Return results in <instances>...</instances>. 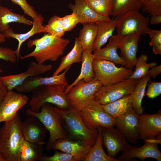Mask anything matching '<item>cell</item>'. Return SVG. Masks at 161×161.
Here are the masks:
<instances>
[{
	"label": "cell",
	"mask_w": 161,
	"mask_h": 161,
	"mask_svg": "<svg viewBox=\"0 0 161 161\" xmlns=\"http://www.w3.org/2000/svg\"><path fill=\"white\" fill-rule=\"evenodd\" d=\"M68 7L76 15L79 23L83 25L111 20L109 17L101 16L94 12L89 7L85 0H74V3L69 4Z\"/></svg>",
	"instance_id": "44dd1931"
},
{
	"label": "cell",
	"mask_w": 161,
	"mask_h": 161,
	"mask_svg": "<svg viewBox=\"0 0 161 161\" xmlns=\"http://www.w3.org/2000/svg\"><path fill=\"white\" fill-rule=\"evenodd\" d=\"M26 113L28 116H33L37 118L49 131V137L46 146L47 150L51 149L52 144L56 141L69 137L62 118L50 103L43 104L39 112L28 109Z\"/></svg>",
	"instance_id": "3957f363"
},
{
	"label": "cell",
	"mask_w": 161,
	"mask_h": 161,
	"mask_svg": "<svg viewBox=\"0 0 161 161\" xmlns=\"http://www.w3.org/2000/svg\"><path fill=\"white\" fill-rule=\"evenodd\" d=\"M94 59L93 54L83 50L82 52V64L80 74L71 84L65 89L66 94L69 90L79 81L83 80L86 82H90L95 78V74L93 67V62Z\"/></svg>",
	"instance_id": "cb8c5ba5"
},
{
	"label": "cell",
	"mask_w": 161,
	"mask_h": 161,
	"mask_svg": "<svg viewBox=\"0 0 161 161\" xmlns=\"http://www.w3.org/2000/svg\"><path fill=\"white\" fill-rule=\"evenodd\" d=\"M98 134L97 140L83 161H120L106 154L103 148V127L97 128Z\"/></svg>",
	"instance_id": "f546056e"
},
{
	"label": "cell",
	"mask_w": 161,
	"mask_h": 161,
	"mask_svg": "<svg viewBox=\"0 0 161 161\" xmlns=\"http://www.w3.org/2000/svg\"><path fill=\"white\" fill-rule=\"evenodd\" d=\"M161 94V82L150 81L148 85L146 95L149 98H153Z\"/></svg>",
	"instance_id": "7bdbcfd3"
},
{
	"label": "cell",
	"mask_w": 161,
	"mask_h": 161,
	"mask_svg": "<svg viewBox=\"0 0 161 161\" xmlns=\"http://www.w3.org/2000/svg\"><path fill=\"white\" fill-rule=\"evenodd\" d=\"M6 38L4 34L0 31V42H4L6 41Z\"/></svg>",
	"instance_id": "7dc6e473"
},
{
	"label": "cell",
	"mask_w": 161,
	"mask_h": 161,
	"mask_svg": "<svg viewBox=\"0 0 161 161\" xmlns=\"http://www.w3.org/2000/svg\"><path fill=\"white\" fill-rule=\"evenodd\" d=\"M148 34L151 38L149 45L152 47L154 54H161V30H148Z\"/></svg>",
	"instance_id": "74e56055"
},
{
	"label": "cell",
	"mask_w": 161,
	"mask_h": 161,
	"mask_svg": "<svg viewBox=\"0 0 161 161\" xmlns=\"http://www.w3.org/2000/svg\"><path fill=\"white\" fill-rule=\"evenodd\" d=\"M143 11L150 15H161V0H144L141 2Z\"/></svg>",
	"instance_id": "8d00e7d4"
},
{
	"label": "cell",
	"mask_w": 161,
	"mask_h": 161,
	"mask_svg": "<svg viewBox=\"0 0 161 161\" xmlns=\"http://www.w3.org/2000/svg\"><path fill=\"white\" fill-rule=\"evenodd\" d=\"M89 7L97 14L109 17L112 15L113 6L112 0H85Z\"/></svg>",
	"instance_id": "836d02e7"
},
{
	"label": "cell",
	"mask_w": 161,
	"mask_h": 161,
	"mask_svg": "<svg viewBox=\"0 0 161 161\" xmlns=\"http://www.w3.org/2000/svg\"><path fill=\"white\" fill-rule=\"evenodd\" d=\"M92 64L95 74L94 79L100 81L103 86H108L125 80L134 72L126 67H118L113 62L104 60L94 59Z\"/></svg>",
	"instance_id": "8992f818"
},
{
	"label": "cell",
	"mask_w": 161,
	"mask_h": 161,
	"mask_svg": "<svg viewBox=\"0 0 161 161\" xmlns=\"http://www.w3.org/2000/svg\"><path fill=\"white\" fill-rule=\"evenodd\" d=\"M12 23L32 26L33 21L26 18L24 15L12 12L7 7L0 5V31L3 33L10 27L9 24Z\"/></svg>",
	"instance_id": "484cf974"
},
{
	"label": "cell",
	"mask_w": 161,
	"mask_h": 161,
	"mask_svg": "<svg viewBox=\"0 0 161 161\" xmlns=\"http://www.w3.org/2000/svg\"><path fill=\"white\" fill-rule=\"evenodd\" d=\"M22 123L18 113L0 127V156L3 161H20V149L24 139Z\"/></svg>",
	"instance_id": "6da1fadb"
},
{
	"label": "cell",
	"mask_w": 161,
	"mask_h": 161,
	"mask_svg": "<svg viewBox=\"0 0 161 161\" xmlns=\"http://www.w3.org/2000/svg\"><path fill=\"white\" fill-rule=\"evenodd\" d=\"M83 49L78 37L75 38L74 45L70 51L61 59L60 64L53 73L57 75L74 63L82 62Z\"/></svg>",
	"instance_id": "4316f807"
},
{
	"label": "cell",
	"mask_w": 161,
	"mask_h": 161,
	"mask_svg": "<svg viewBox=\"0 0 161 161\" xmlns=\"http://www.w3.org/2000/svg\"><path fill=\"white\" fill-rule=\"evenodd\" d=\"M62 19L63 28L65 32L71 30L79 23L77 17L73 13L62 17Z\"/></svg>",
	"instance_id": "60d3db41"
},
{
	"label": "cell",
	"mask_w": 161,
	"mask_h": 161,
	"mask_svg": "<svg viewBox=\"0 0 161 161\" xmlns=\"http://www.w3.org/2000/svg\"><path fill=\"white\" fill-rule=\"evenodd\" d=\"M53 108L62 118L69 137L87 142L92 145L94 144L98 131H92L87 127L81 118L80 111L71 106L65 109L54 106Z\"/></svg>",
	"instance_id": "277c9868"
},
{
	"label": "cell",
	"mask_w": 161,
	"mask_h": 161,
	"mask_svg": "<svg viewBox=\"0 0 161 161\" xmlns=\"http://www.w3.org/2000/svg\"><path fill=\"white\" fill-rule=\"evenodd\" d=\"M43 145L24 139L20 149V161L39 160L43 155Z\"/></svg>",
	"instance_id": "1f68e13d"
},
{
	"label": "cell",
	"mask_w": 161,
	"mask_h": 161,
	"mask_svg": "<svg viewBox=\"0 0 161 161\" xmlns=\"http://www.w3.org/2000/svg\"><path fill=\"white\" fill-rule=\"evenodd\" d=\"M102 86L94 79L88 82L79 81L66 94L70 106L80 111L93 99L95 92Z\"/></svg>",
	"instance_id": "9c48e42d"
},
{
	"label": "cell",
	"mask_w": 161,
	"mask_h": 161,
	"mask_svg": "<svg viewBox=\"0 0 161 161\" xmlns=\"http://www.w3.org/2000/svg\"><path fill=\"white\" fill-rule=\"evenodd\" d=\"M22 131L25 140L33 143L44 145L47 130L36 117L29 116L23 122Z\"/></svg>",
	"instance_id": "ffe728a7"
},
{
	"label": "cell",
	"mask_w": 161,
	"mask_h": 161,
	"mask_svg": "<svg viewBox=\"0 0 161 161\" xmlns=\"http://www.w3.org/2000/svg\"><path fill=\"white\" fill-rule=\"evenodd\" d=\"M113 17L132 11H139L141 7L140 0H112Z\"/></svg>",
	"instance_id": "d6a6232c"
},
{
	"label": "cell",
	"mask_w": 161,
	"mask_h": 161,
	"mask_svg": "<svg viewBox=\"0 0 161 161\" xmlns=\"http://www.w3.org/2000/svg\"><path fill=\"white\" fill-rule=\"evenodd\" d=\"M118 49H119L118 36L117 34L113 35L109 39V43L105 47L100 48L94 50L93 54L94 59L107 60L126 66V63L124 59L117 53Z\"/></svg>",
	"instance_id": "603a6c76"
},
{
	"label": "cell",
	"mask_w": 161,
	"mask_h": 161,
	"mask_svg": "<svg viewBox=\"0 0 161 161\" xmlns=\"http://www.w3.org/2000/svg\"><path fill=\"white\" fill-rule=\"evenodd\" d=\"M8 91L0 79V104L3 100Z\"/></svg>",
	"instance_id": "bcb514c9"
},
{
	"label": "cell",
	"mask_w": 161,
	"mask_h": 161,
	"mask_svg": "<svg viewBox=\"0 0 161 161\" xmlns=\"http://www.w3.org/2000/svg\"><path fill=\"white\" fill-rule=\"evenodd\" d=\"M0 127H1V126H0Z\"/></svg>",
	"instance_id": "816d5d0a"
},
{
	"label": "cell",
	"mask_w": 161,
	"mask_h": 161,
	"mask_svg": "<svg viewBox=\"0 0 161 161\" xmlns=\"http://www.w3.org/2000/svg\"><path fill=\"white\" fill-rule=\"evenodd\" d=\"M25 95L14 91H8L0 104V123L12 119L28 101Z\"/></svg>",
	"instance_id": "8fae6325"
},
{
	"label": "cell",
	"mask_w": 161,
	"mask_h": 161,
	"mask_svg": "<svg viewBox=\"0 0 161 161\" xmlns=\"http://www.w3.org/2000/svg\"><path fill=\"white\" fill-rule=\"evenodd\" d=\"M69 43L68 39L58 38L47 33L40 38L29 40L28 47L34 46V50L26 55L20 56L19 58L23 60L33 57L37 63L40 64L48 61L55 62L63 54Z\"/></svg>",
	"instance_id": "7a4b0ae2"
},
{
	"label": "cell",
	"mask_w": 161,
	"mask_h": 161,
	"mask_svg": "<svg viewBox=\"0 0 161 161\" xmlns=\"http://www.w3.org/2000/svg\"><path fill=\"white\" fill-rule=\"evenodd\" d=\"M117 17L116 30L117 35L124 36L132 33L141 35L147 34L149 18L139 11L128 12Z\"/></svg>",
	"instance_id": "52a82bcc"
},
{
	"label": "cell",
	"mask_w": 161,
	"mask_h": 161,
	"mask_svg": "<svg viewBox=\"0 0 161 161\" xmlns=\"http://www.w3.org/2000/svg\"><path fill=\"white\" fill-rule=\"evenodd\" d=\"M14 4L21 7L24 14L31 17L33 20L38 14L34 8L27 2L26 0H10Z\"/></svg>",
	"instance_id": "ab89813d"
},
{
	"label": "cell",
	"mask_w": 161,
	"mask_h": 161,
	"mask_svg": "<svg viewBox=\"0 0 161 161\" xmlns=\"http://www.w3.org/2000/svg\"><path fill=\"white\" fill-rule=\"evenodd\" d=\"M138 128L140 139L145 142L155 140L161 135V110L154 114L144 113L139 115Z\"/></svg>",
	"instance_id": "5bb4252c"
},
{
	"label": "cell",
	"mask_w": 161,
	"mask_h": 161,
	"mask_svg": "<svg viewBox=\"0 0 161 161\" xmlns=\"http://www.w3.org/2000/svg\"><path fill=\"white\" fill-rule=\"evenodd\" d=\"M138 115L133 107L120 116L114 118L115 126L127 140L133 144L140 139L138 126Z\"/></svg>",
	"instance_id": "4fadbf2b"
},
{
	"label": "cell",
	"mask_w": 161,
	"mask_h": 161,
	"mask_svg": "<svg viewBox=\"0 0 161 161\" xmlns=\"http://www.w3.org/2000/svg\"><path fill=\"white\" fill-rule=\"evenodd\" d=\"M151 68V69L148 71L147 75L154 79L161 72V65L156 66Z\"/></svg>",
	"instance_id": "ee69618b"
},
{
	"label": "cell",
	"mask_w": 161,
	"mask_h": 161,
	"mask_svg": "<svg viewBox=\"0 0 161 161\" xmlns=\"http://www.w3.org/2000/svg\"><path fill=\"white\" fill-rule=\"evenodd\" d=\"M141 0V1L142 2L144 0Z\"/></svg>",
	"instance_id": "f907efd6"
},
{
	"label": "cell",
	"mask_w": 161,
	"mask_h": 161,
	"mask_svg": "<svg viewBox=\"0 0 161 161\" xmlns=\"http://www.w3.org/2000/svg\"><path fill=\"white\" fill-rule=\"evenodd\" d=\"M148 56L145 54L141 55L137 58L135 64V71L129 78L139 79L147 75V73L150 68L156 65V62L148 63Z\"/></svg>",
	"instance_id": "e575fe53"
},
{
	"label": "cell",
	"mask_w": 161,
	"mask_h": 161,
	"mask_svg": "<svg viewBox=\"0 0 161 161\" xmlns=\"http://www.w3.org/2000/svg\"><path fill=\"white\" fill-rule=\"evenodd\" d=\"M69 66L62 73L51 77H43L40 75L29 77L27 79L20 85L15 88L17 92L20 93H29L32 92L37 88L42 86L61 84L68 86L66 74L70 68Z\"/></svg>",
	"instance_id": "e0dca14e"
},
{
	"label": "cell",
	"mask_w": 161,
	"mask_h": 161,
	"mask_svg": "<svg viewBox=\"0 0 161 161\" xmlns=\"http://www.w3.org/2000/svg\"><path fill=\"white\" fill-rule=\"evenodd\" d=\"M0 59L14 64L17 60L15 50L7 47H0Z\"/></svg>",
	"instance_id": "b9f144b4"
},
{
	"label": "cell",
	"mask_w": 161,
	"mask_h": 161,
	"mask_svg": "<svg viewBox=\"0 0 161 161\" xmlns=\"http://www.w3.org/2000/svg\"><path fill=\"white\" fill-rule=\"evenodd\" d=\"M66 87L61 84L41 86L32 92L29 103L30 108L35 112L40 111L42 105L46 103L54 104L61 109H67L70 106L64 92Z\"/></svg>",
	"instance_id": "5b68a950"
},
{
	"label": "cell",
	"mask_w": 161,
	"mask_h": 161,
	"mask_svg": "<svg viewBox=\"0 0 161 161\" xmlns=\"http://www.w3.org/2000/svg\"><path fill=\"white\" fill-rule=\"evenodd\" d=\"M103 143L107 150L108 155L115 158L117 154L131 146L120 131L117 128L103 127Z\"/></svg>",
	"instance_id": "2e32d148"
},
{
	"label": "cell",
	"mask_w": 161,
	"mask_h": 161,
	"mask_svg": "<svg viewBox=\"0 0 161 161\" xmlns=\"http://www.w3.org/2000/svg\"><path fill=\"white\" fill-rule=\"evenodd\" d=\"M40 161H75L74 157L70 154L60 152L55 150L54 155L48 157L43 155L40 158Z\"/></svg>",
	"instance_id": "f35d334b"
},
{
	"label": "cell",
	"mask_w": 161,
	"mask_h": 161,
	"mask_svg": "<svg viewBox=\"0 0 161 161\" xmlns=\"http://www.w3.org/2000/svg\"><path fill=\"white\" fill-rule=\"evenodd\" d=\"M44 27L46 32L58 38H62L65 32L62 17L56 15L52 17Z\"/></svg>",
	"instance_id": "d590c367"
},
{
	"label": "cell",
	"mask_w": 161,
	"mask_h": 161,
	"mask_svg": "<svg viewBox=\"0 0 161 161\" xmlns=\"http://www.w3.org/2000/svg\"><path fill=\"white\" fill-rule=\"evenodd\" d=\"M1 0H0V5H1Z\"/></svg>",
	"instance_id": "681fc988"
},
{
	"label": "cell",
	"mask_w": 161,
	"mask_h": 161,
	"mask_svg": "<svg viewBox=\"0 0 161 161\" xmlns=\"http://www.w3.org/2000/svg\"><path fill=\"white\" fill-rule=\"evenodd\" d=\"M149 23L152 25L157 24L161 23V15L151 16L149 18Z\"/></svg>",
	"instance_id": "f6af8a7d"
},
{
	"label": "cell",
	"mask_w": 161,
	"mask_h": 161,
	"mask_svg": "<svg viewBox=\"0 0 161 161\" xmlns=\"http://www.w3.org/2000/svg\"><path fill=\"white\" fill-rule=\"evenodd\" d=\"M139 79L128 78L111 85L102 86L94 94L93 100L101 105L117 100L131 94Z\"/></svg>",
	"instance_id": "30bf717a"
},
{
	"label": "cell",
	"mask_w": 161,
	"mask_h": 161,
	"mask_svg": "<svg viewBox=\"0 0 161 161\" xmlns=\"http://www.w3.org/2000/svg\"><path fill=\"white\" fill-rule=\"evenodd\" d=\"M151 77L148 75L139 79L134 89L131 94L132 99V106L137 114L140 115L143 111L141 103L145 95L146 87Z\"/></svg>",
	"instance_id": "4dcf8cb0"
},
{
	"label": "cell",
	"mask_w": 161,
	"mask_h": 161,
	"mask_svg": "<svg viewBox=\"0 0 161 161\" xmlns=\"http://www.w3.org/2000/svg\"><path fill=\"white\" fill-rule=\"evenodd\" d=\"M2 71H3L2 69L1 68H0V75L1 74V73L2 72Z\"/></svg>",
	"instance_id": "c3c4849f"
},
{
	"label": "cell",
	"mask_w": 161,
	"mask_h": 161,
	"mask_svg": "<svg viewBox=\"0 0 161 161\" xmlns=\"http://www.w3.org/2000/svg\"><path fill=\"white\" fill-rule=\"evenodd\" d=\"M80 113L86 126L92 131H98L99 126L108 128L115 126V119L105 111L101 105L93 99Z\"/></svg>",
	"instance_id": "ba28073f"
},
{
	"label": "cell",
	"mask_w": 161,
	"mask_h": 161,
	"mask_svg": "<svg viewBox=\"0 0 161 161\" xmlns=\"http://www.w3.org/2000/svg\"><path fill=\"white\" fill-rule=\"evenodd\" d=\"M92 146L87 142L68 137L55 141L51 149L69 154L74 157L75 161H83Z\"/></svg>",
	"instance_id": "9a60e30c"
},
{
	"label": "cell",
	"mask_w": 161,
	"mask_h": 161,
	"mask_svg": "<svg viewBox=\"0 0 161 161\" xmlns=\"http://www.w3.org/2000/svg\"><path fill=\"white\" fill-rule=\"evenodd\" d=\"M97 30L96 23L83 24V28L80 30L78 37L83 50L91 53L94 50Z\"/></svg>",
	"instance_id": "83f0119b"
},
{
	"label": "cell",
	"mask_w": 161,
	"mask_h": 161,
	"mask_svg": "<svg viewBox=\"0 0 161 161\" xmlns=\"http://www.w3.org/2000/svg\"><path fill=\"white\" fill-rule=\"evenodd\" d=\"M135 157L142 161H144L146 158H152L158 161H161V153L158 148V143L147 141L139 148L132 145L122 152L117 159L120 161H131Z\"/></svg>",
	"instance_id": "ac0fdd59"
},
{
	"label": "cell",
	"mask_w": 161,
	"mask_h": 161,
	"mask_svg": "<svg viewBox=\"0 0 161 161\" xmlns=\"http://www.w3.org/2000/svg\"><path fill=\"white\" fill-rule=\"evenodd\" d=\"M52 68L51 65H46L32 61L29 64L27 70L24 72L0 76V79L7 91H11L21 84L27 78L44 74L51 70Z\"/></svg>",
	"instance_id": "7c38bea8"
},
{
	"label": "cell",
	"mask_w": 161,
	"mask_h": 161,
	"mask_svg": "<svg viewBox=\"0 0 161 161\" xmlns=\"http://www.w3.org/2000/svg\"><path fill=\"white\" fill-rule=\"evenodd\" d=\"M117 17L110 20H102L96 23L97 30V34L94 46V50L101 48L113 35L116 29Z\"/></svg>",
	"instance_id": "d4e9b609"
},
{
	"label": "cell",
	"mask_w": 161,
	"mask_h": 161,
	"mask_svg": "<svg viewBox=\"0 0 161 161\" xmlns=\"http://www.w3.org/2000/svg\"><path fill=\"white\" fill-rule=\"evenodd\" d=\"M44 18L41 14H38L36 17L33 20L31 29L27 32L17 34L16 33L11 27L4 31L3 33L6 38H12L16 39L18 42L17 47L15 50L17 60L19 58L20 49L22 44L27 39L36 33H46L44 26L43 25Z\"/></svg>",
	"instance_id": "7402d4cb"
},
{
	"label": "cell",
	"mask_w": 161,
	"mask_h": 161,
	"mask_svg": "<svg viewBox=\"0 0 161 161\" xmlns=\"http://www.w3.org/2000/svg\"><path fill=\"white\" fill-rule=\"evenodd\" d=\"M117 35L121 56L125 61L126 67L132 69L137 60V55L138 50V42L141 35L136 33L131 34L124 36Z\"/></svg>",
	"instance_id": "d6986e66"
},
{
	"label": "cell",
	"mask_w": 161,
	"mask_h": 161,
	"mask_svg": "<svg viewBox=\"0 0 161 161\" xmlns=\"http://www.w3.org/2000/svg\"><path fill=\"white\" fill-rule=\"evenodd\" d=\"M101 106L105 111L114 119L132 107L131 95H127L115 101Z\"/></svg>",
	"instance_id": "f1b7e54d"
}]
</instances>
